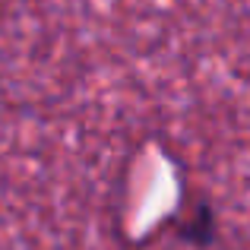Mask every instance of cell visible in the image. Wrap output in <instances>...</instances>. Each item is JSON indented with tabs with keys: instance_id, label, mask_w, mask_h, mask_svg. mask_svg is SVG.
<instances>
[{
	"instance_id": "6da1fadb",
	"label": "cell",
	"mask_w": 250,
	"mask_h": 250,
	"mask_svg": "<svg viewBox=\"0 0 250 250\" xmlns=\"http://www.w3.org/2000/svg\"><path fill=\"white\" fill-rule=\"evenodd\" d=\"M184 234H187L190 241H196V244L209 241V234H212V222H209V212H206V209H200V212H196L193 219L184 225Z\"/></svg>"
}]
</instances>
